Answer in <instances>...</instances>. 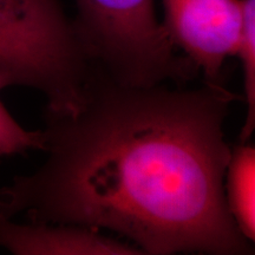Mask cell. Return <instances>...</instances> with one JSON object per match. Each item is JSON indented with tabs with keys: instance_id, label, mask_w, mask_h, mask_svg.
<instances>
[{
	"instance_id": "obj_1",
	"label": "cell",
	"mask_w": 255,
	"mask_h": 255,
	"mask_svg": "<svg viewBox=\"0 0 255 255\" xmlns=\"http://www.w3.org/2000/svg\"><path fill=\"white\" fill-rule=\"evenodd\" d=\"M131 85L91 68L72 110H44V163L0 214L113 232L142 254L248 255L225 199L237 96L222 83Z\"/></svg>"
},
{
	"instance_id": "obj_2",
	"label": "cell",
	"mask_w": 255,
	"mask_h": 255,
	"mask_svg": "<svg viewBox=\"0 0 255 255\" xmlns=\"http://www.w3.org/2000/svg\"><path fill=\"white\" fill-rule=\"evenodd\" d=\"M73 21L58 0H0V85L26 87L45 109L72 110L90 73Z\"/></svg>"
},
{
	"instance_id": "obj_3",
	"label": "cell",
	"mask_w": 255,
	"mask_h": 255,
	"mask_svg": "<svg viewBox=\"0 0 255 255\" xmlns=\"http://www.w3.org/2000/svg\"><path fill=\"white\" fill-rule=\"evenodd\" d=\"M73 26L92 68L131 85L187 83L197 75L158 20L155 0H76Z\"/></svg>"
},
{
	"instance_id": "obj_4",
	"label": "cell",
	"mask_w": 255,
	"mask_h": 255,
	"mask_svg": "<svg viewBox=\"0 0 255 255\" xmlns=\"http://www.w3.org/2000/svg\"><path fill=\"white\" fill-rule=\"evenodd\" d=\"M162 21L175 47L206 82L221 83L226 60L235 57L242 0H162Z\"/></svg>"
},
{
	"instance_id": "obj_5",
	"label": "cell",
	"mask_w": 255,
	"mask_h": 255,
	"mask_svg": "<svg viewBox=\"0 0 255 255\" xmlns=\"http://www.w3.org/2000/svg\"><path fill=\"white\" fill-rule=\"evenodd\" d=\"M0 247L18 255H141L135 246L95 229L15 221L0 214Z\"/></svg>"
},
{
	"instance_id": "obj_6",
	"label": "cell",
	"mask_w": 255,
	"mask_h": 255,
	"mask_svg": "<svg viewBox=\"0 0 255 255\" xmlns=\"http://www.w3.org/2000/svg\"><path fill=\"white\" fill-rule=\"evenodd\" d=\"M241 142L232 148L225 175V199L241 234L255 240V148Z\"/></svg>"
},
{
	"instance_id": "obj_7",
	"label": "cell",
	"mask_w": 255,
	"mask_h": 255,
	"mask_svg": "<svg viewBox=\"0 0 255 255\" xmlns=\"http://www.w3.org/2000/svg\"><path fill=\"white\" fill-rule=\"evenodd\" d=\"M242 25L237 56L244 77L246 120L240 133L241 142H250L255 129V0H242Z\"/></svg>"
},
{
	"instance_id": "obj_8",
	"label": "cell",
	"mask_w": 255,
	"mask_h": 255,
	"mask_svg": "<svg viewBox=\"0 0 255 255\" xmlns=\"http://www.w3.org/2000/svg\"><path fill=\"white\" fill-rule=\"evenodd\" d=\"M0 90H2L0 85ZM44 137L41 130H26L8 113L0 101V157L41 150Z\"/></svg>"
}]
</instances>
